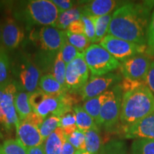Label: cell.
I'll return each instance as SVG.
<instances>
[{
    "label": "cell",
    "instance_id": "6da1fadb",
    "mask_svg": "<svg viewBox=\"0 0 154 154\" xmlns=\"http://www.w3.org/2000/svg\"><path fill=\"white\" fill-rule=\"evenodd\" d=\"M153 7L154 1L123 4L113 13L108 34L139 45H146L151 11Z\"/></svg>",
    "mask_w": 154,
    "mask_h": 154
},
{
    "label": "cell",
    "instance_id": "7a4b0ae2",
    "mask_svg": "<svg viewBox=\"0 0 154 154\" xmlns=\"http://www.w3.org/2000/svg\"><path fill=\"white\" fill-rule=\"evenodd\" d=\"M11 13L13 18L24 24L28 30L37 26H54L59 14L57 7L49 0L15 2Z\"/></svg>",
    "mask_w": 154,
    "mask_h": 154
},
{
    "label": "cell",
    "instance_id": "3957f363",
    "mask_svg": "<svg viewBox=\"0 0 154 154\" xmlns=\"http://www.w3.org/2000/svg\"><path fill=\"white\" fill-rule=\"evenodd\" d=\"M154 111V95L147 86L123 94L120 121L123 128L131 126Z\"/></svg>",
    "mask_w": 154,
    "mask_h": 154
},
{
    "label": "cell",
    "instance_id": "277c9868",
    "mask_svg": "<svg viewBox=\"0 0 154 154\" xmlns=\"http://www.w3.org/2000/svg\"><path fill=\"white\" fill-rule=\"evenodd\" d=\"M29 101L32 111L45 119L51 115L60 117L72 111L77 100L71 94L66 93L59 97H54L37 88L29 93Z\"/></svg>",
    "mask_w": 154,
    "mask_h": 154
},
{
    "label": "cell",
    "instance_id": "5b68a950",
    "mask_svg": "<svg viewBox=\"0 0 154 154\" xmlns=\"http://www.w3.org/2000/svg\"><path fill=\"white\" fill-rule=\"evenodd\" d=\"M11 68L14 81L24 91L32 93L37 89L42 72L29 56L23 52L17 54L11 61Z\"/></svg>",
    "mask_w": 154,
    "mask_h": 154
},
{
    "label": "cell",
    "instance_id": "8992f818",
    "mask_svg": "<svg viewBox=\"0 0 154 154\" xmlns=\"http://www.w3.org/2000/svg\"><path fill=\"white\" fill-rule=\"evenodd\" d=\"M83 54L91 76H103L120 68L121 63L100 44H91Z\"/></svg>",
    "mask_w": 154,
    "mask_h": 154
},
{
    "label": "cell",
    "instance_id": "52a82bcc",
    "mask_svg": "<svg viewBox=\"0 0 154 154\" xmlns=\"http://www.w3.org/2000/svg\"><path fill=\"white\" fill-rule=\"evenodd\" d=\"M123 94L119 84L109 89V96L102 106L99 119L96 122L99 128L103 127L108 131H112L118 126Z\"/></svg>",
    "mask_w": 154,
    "mask_h": 154
},
{
    "label": "cell",
    "instance_id": "ba28073f",
    "mask_svg": "<svg viewBox=\"0 0 154 154\" xmlns=\"http://www.w3.org/2000/svg\"><path fill=\"white\" fill-rule=\"evenodd\" d=\"M100 45L107 50L119 62H124L140 54H145L147 49L146 45H139L125 41L109 34H107L101 40Z\"/></svg>",
    "mask_w": 154,
    "mask_h": 154
},
{
    "label": "cell",
    "instance_id": "9c48e42d",
    "mask_svg": "<svg viewBox=\"0 0 154 154\" xmlns=\"http://www.w3.org/2000/svg\"><path fill=\"white\" fill-rule=\"evenodd\" d=\"M88 78L89 69L84 59V54L81 53L66 66L65 82L68 91L71 93L80 91L88 82Z\"/></svg>",
    "mask_w": 154,
    "mask_h": 154
},
{
    "label": "cell",
    "instance_id": "30bf717a",
    "mask_svg": "<svg viewBox=\"0 0 154 154\" xmlns=\"http://www.w3.org/2000/svg\"><path fill=\"white\" fill-rule=\"evenodd\" d=\"M19 90H23L20 85L16 81H11L6 86L5 94L0 103V108L5 119L4 129L8 133L14 128H17L20 123L14 105L15 96Z\"/></svg>",
    "mask_w": 154,
    "mask_h": 154
},
{
    "label": "cell",
    "instance_id": "8fae6325",
    "mask_svg": "<svg viewBox=\"0 0 154 154\" xmlns=\"http://www.w3.org/2000/svg\"><path fill=\"white\" fill-rule=\"evenodd\" d=\"M122 77L118 73H109L100 76H91L89 81L80 90V95L83 101L99 96L113 86L119 84Z\"/></svg>",
    "mask_w": 154,
    "mask_h": 154
},
{
    "label": "cell",
    "instance_id": "7c38bea8",
    "mask_svg": "<svg viewBox=\"0 0 154 154\" xmlns=\"http://www.w3.org/2000/svg\"><path fill=\"white\" fill-rule=\"evenodd\" d=\"M36 41L42 51L58 53L67 41L66 31L52 26H42L38 30Z\"/></svg>",
    "mask_w": 154,
    "mask_h": 154
},
{
    "label": "cell",
    "instance_id": "4fadbf2b",
    "mask_svg": "<svg viewBox=\"0 0 154 154\" xmlns=\"http://www.w3.org/2000/svg\"><path fill=\"white\" fill-rule=\"evenodd\" d=\"M151 63L149 55L140 54L121 63L120 70L124 78L134 80H145Z\"/></svg>",
    "mask_w": 154,
    "mask_h": 154
},
{
    "label": "cell",
    "instance_id": "5bb4252c",
    "mask_svg": "<svg viewBox=\"0 0 154 154\" xmlns=\"http://www.w3.org/2000/svg\"><path fill=\"white\" fill-rule=\"evenodd\" d=\"M2 22V46L8 52L14 51L19 47L24 38V32L16 19L7 16Z\"/></svg>",
    "mask_w": 154,
    "mask_h": 154
},
{
    "label": "cell",
    "instance_id": "9a60e30c",
    "mask_svg": "<svg viewBox=\"0 0 154 154\" xmlns=\"http://www.w3.org/2000/svg\"><path fill=\"white\" fill-rule=\"evenodd\" d=\"M126 138L154 139V111L131 126L123 128Z\"/></svg>",
    "mask_w": 154,
    "mask_h": 154
},
{
    "label": "cell",
    "instance_id": "2e32d148",
    "mask_svg": "<svg viewBox=\"0 0 154 154\" xmlns=\"http://www.w3.org/2000/svg\"><path fill=\"white\" fill-rule=\"evenodd\" d=\"M17 136L26 150L30 148L41 146L44 140L39 128L26 121H22L16 128Z\"/></svg>",
    "mask_w": 154,
    "mask_h": 154
},
{
    "label": "cell",
    "instance_id": "e0dca14e",
    "mask_svg": "<svg viewBox=\"0 0 154 154\" xmlns=\"http://www.w3.org/2000/svg\"><path fill=\"white\" fill-rule=\"evenodd\" d=\"M120 5V2L114 0H93L85 2L81 8L83 14L101 17L111 14V11Z\"/></svg>",
    "mask_w": 154,
    "mask_h": 154
},
{
    "label": "cell",
    "instance_id": "ac0fdd59",
    "mask_svg": "<svg viewBox=\"0 0 154 154\" xmlns=\"http://www.w3.org/2000/svg\"><path fill=\"white\" fill-rule=\"evenodd\" d=\"M40 89L43 91L47 95L59 97L63 94L68 93L69 91L63 87L57 82L51 74H45L42 75L38 83Z\"/></svg>",
    "mask_w": 154,
    "mask_h": 154
},
{
    "label": "cell",
    "instance_id": "d6986e66",
    "mask_svg": "<svg viewBox=\"0 0 154 154\" xmlns=\"http://www.w3.org/2000/svg\"><path fill=\"white\" fill-rule=\"evenodd\" d=\"M66 140V137L63 129L58 127L44 142L45 154H61L63 143Z\"/></svg>",
    "mask_w": 154,
    "mask_h": 154
},
{
    "label": "cell",
    "instance_id": "ffe728a7",
    "mask_svg": "<svg viewBox=\"0 0 154 154\" xmlns=\"http://www.w3.org/2000/svg\"><path fill=\"white\" fill-rule=\"evenodd\" d=\"M82 16L83 12L81 7L75 6L72 9L63 11L59 14L54 27L66 31V29H68L69 25L75 21L80 20Z\"/></svg>",
    "mask_w": 154,
    "mask_h": 154
},
{
    "label": "cell",
    "instance_id": "44dd1931",
    "mask_svg": "<svg viewBox=\"0 0 154 154\" xmlns=\"http://www.w3.org/2000/svg\"><path fill=\"white\" fill-rule=\"evenodd\" d=\"M73 110L76 115L77 128L81 131L85 133L86 131L99 127L94 119L84 110L83 106L76 104L73 107Z\"/></svg>",
    "mask_w": 154,
    "mask_h": 154
},
{
    "label": "cell",
    "instance_id": "7402d4cb",
    "mask_svg": "<svg viewBox=\"0 0 154 154\" xmlns=\"http://www.w3.org/2000/svg\"><path fill=\"white\" fill-rule=\"evenodd\" d=\"M14 105L20 121H24L33 112L29 101V93L24 90H19L17 92L15 96Z\"/></svg>",
    "mask_w": 154,
    "mask_h": 154
},
{
    "label": "cell",
    "instance_id": "603a6c76",
    "mask_svg": "<svg viewBox=\"0 0 154 154\" xmlns=\"http://www.w3.org/2000/svg\"><path fill=\"white\" fill-rule=\"evenodd\" d=\"M108 96H109V90L101 95L87 100L84 102V105H83L84 110L94 119L96 124L99 119L102 106L106 100L107 99Z\"/></svg>",
    "mask_w": 154,
    "mask_h": 154
},
{
    "label": "cell",
    "instance_id": "cb8c5ba5",
    "mask_svg": "<svg viewBox=\"0 0 154 154\" xmlns=\"http://www.w3.org/2000/svg\"><path fill=\"white\" fill-rule=\"evenodd\" d=\"M112 15L113 14H109L101 17L89 16L91 17L92 22L94 23V27H95V43H98V42L100 43L101 40L106 36V34L109 32Z\"/></svg>",
    "mask_w": 154,
    "mask_h": 154
},
{
    "label": "cell",
    "instance_id": "d4e9b609",
    "mask_svg": "<svg viewBox=\"0 0 154 154\" xmlns=\"http://www.w3.org/2000/svg\"><path fill=\"white\" fill-rule=\"evenodd\" d=\"M57 53L48 52L40 50L35 54L33 61L42 73L52 72L53 65Z\"/></svg>",
    "mask_w": 154,
    "mask_h": 154
},
{
    "label": "cell",
    "instance_id": "484cf974",
    "mask_svg": "<svg viewBox=\"0 0 154 154\" xmlns=\"http://www.w3.org/2000/svg\"><path fill=\"white\" fill-rule=\"evenodd\" d=\"M11 72V60L9 52L2 46H1L0 47V85L7 84L12 81L10 77Z\"/></svg>",
    "mask_w": 154,
    "mask_h": 154
},
{
    "label": "cell",
    "instance_id": "4316f807",
    "mask_svg": "<svg viewBox=\"0 0 154 154\" xmlns=\"http://www.w3.org/2000/svg\"><path fill=\"white\" fill-rule=\"evenodd\" d=\"M85 136L86 151L91 154H99L102 146L99 127L86 131Z\"/></svg>",
    "mask_w": 154,
    "mask_h": 154
},
{
    "label": "cell",
    "instance_id": "83f0119b",
    "mask_svg": "<svg viewBox=\"0 0 154 154\" xmlns=\"http://www.w3.org/2000/svg\"><path fill=\"white\" fill-rule=\"evenodd\" d=\"M66 63L63 61L62 54H61V49L56 56L54 63L53 65L52 73L51 74L54 76V78L57 80V82L61 84L63 87L68 88L66 87V82H65V76H66Z\"/></svg>",
    "mask_w": 154,
    "mask_h": 154
},
{
    "label": "cell",
    "instance_id": "f1b7e54d",
    "mask_svg": "<svg viewBox=\"0 0 154 154\" xmlns=\"http://www.w3.org/2000/svg\"><path fill=\"white\" fill-rule=\"evenodd\" d=\"M131 154H154V139H135L131 147Z\"/></svg>",
    "mask_w": 154,
    "mask_h": 154
},
{
    "label": "cell",
    "instance_id": "f546056e",
    "mask_svg": "<svg viewBox=\"0 0 154 154\" xmlns=\"http://www.w3.org/2000/svg\"><path fill=\"white\" fill-rule=\"evenodd\" d=\"M99 154H128L126 143L121 140H111L102 146Z\"/></svg>",
    "mask_w": 154,
    "mask_h": 154
},
{
    "label": "cell",
    "instance_id": "4dcf8cb0",
    "mask_svg": "<svg viewBox=\"0 0 154 154\" xmlns=\"http://www.w3.org/2000/svg\"><path fill=\"white\" fill-rule=\"evenodd\" d=\"M59 117L55 115H51L45 119L39 128L40 134L44 142L57 128L59 127Z\"/></svg>",
    "mask_w": 154,
    "mask_h": 154
},
{
    "label": "cell",
    "instance_id": "1f68e13d",
    "mask_svg": "<svg viewBox=\"0 0 154 154\" xmlns=\"http://www.w3.org/2000/svg\"><path fill=\"white\" fill-rule=\"evenodd\" d=\"M67 39L72 46L79 51L81 53L84 52L90 47L91 42L84 34H72L66 30Z\"/></svg>",
    "mask_w": 154,
    "mask_h": 154
},
{
    "label": "cell",
    "instance_id": "d6a6232c",
    "mask_svg": "<svg viewBox=\"0 0 154 154\" xmlns=\"http://www.w3.org/2000/svg\"><path fill=\"white\" fill-rule=\"evenodd\" d=\"M76 151L79 150H86V136L85 133L77 129L72 135L66 138Z\"/></svg>",
    "mask_w": 154,
    "mask_h": 154
},
{
    "label": "cell",
    "instance_id": "836d02e7",
    "mask_svg": "<svg viewBox=\"0 0 154 154\" xmlns=\"http://www.w3.org/2000/svg\"><path fill=\"white\" fill-rule=\"evenodd\" d=\"M61 51L63 61L66 63V65L72 62L81 54L79 51H78L74 46H72V44L69 43L68 39L63 44V47H61Z\"/></svg>",
    "mask_w": 154,
    "mask_h": 154
},
{
    "label": "cell",
    "instance_id": "e575fe53",
    "mask_svg": "<svg viewBox=\"0 0 154 154\" xmlns=\"http://www.w3.org/2000/svg\"><path fill=\"white\" fill-rule=\"evenodd\" d=\"M146 54L149 57L154 56V11L151 14V19L147 31V42H146Z\"/></svg>",
    "mask_w": 154,
    "mask_h": 154
},
{
    "label": "cell",
    "instance_id": "d590c367",
    "mask_svg": "<svg viewBox=\"0 0 154 154\" xmlns=\"http://www.w3.org/2000/svg\"><path fill=\"white\" fill-rule=\"evenodd\" d=\"M123 93H126L127 91H132L141 86H146V80H134L130 79L124 78V79L119 83Z\"/></svg>",
    "mask_w": 154,
    "mask_h": 154
},
{
    "label": "cell",
    "instance_id": "8d00e7d4",
    "mask_svg": "<svg viewBox=\"0 0 154 154\" xmlns=\"http://www.w3.org/2000/svg\"><path fill=\"white\" fill-rule=\"evenodd\" d=\"M82 21L84 23V29H85V35L92 43H95L96 32L94 23L92 22L91 17L87 15L83 14Z\"/></svg>",
    "mask_w": 154,
    "mask_h": 154
},
{
    "label": "cell",
    "instance_id": "74e56055",
    "mask_svg": "<svg viewBox=\"0 0 154 154\" xmlns=\"http://www.w3.org/2000/svg\"><path fill=\"white\" fill-rule=\"evenodd\" d=\"M76 123V115H75L74 110H72L59 117V127L63 128H66V127L75 125Z\"/></svg>",
    "mask_w": 154,
    "mask_h": 154
},
{
    "label": "cell",
    "instance_id": "f35d334b",
    "mask_svg": "<svg viewBox=\"0 0 154 154\" xmlns=\"http://www.w3.org/2000/svg\"><path fill=\"white\" fill-rule=\"evenodd\" d=\"M51 2L57 7L59 14L72 9L76 5L71 0H52Z\"/></svg>",
    "mask_w": 154,
    "mask_h": 154
},
{
    "label": "cell",
    "instance_id": "ab89813d",
    "mask_svg": "<svg viewBox=\"0 0 154 154\" xmlns=\"http://www.w3.org/2000/svg\"><path fill=\"white\" fill-rule=\"evenodd\" d=\"M67 31L72 34H85V29H84V23H83L82 19L72 22V24L69 25Z\"/></svg>",
    "mask_w": 154,
    "mask_h": 154
},
{
    "label": "cell",
    "instance_id": "60d3db41",
    "mask_svg": "<svg viewBox=\"0 0 154 154\" xmlns=\"http://www.w3.org/2000/svg\"><path fill=\"white\" fill-rule=\"evenodd\" d=\"M146 86L149 87L154 95V61H152L150 66L149 72L146 77Z\"/></svg>",
    "mask_w": 154,
    "mask_h": 154
},
{
    "label": "cell",
    "instance_id": "b9f144b4",
    "mask_svg": "<svg viewBox=\"0 0 154 154\" xmlns=\"http://www.w3.org/2000/svg\"><path fill=\"white\" fill-rule=\"evenodd\" d=\"M44 120V119L43 118H42L40 116L36 114V113L32 112L24 121H27V122L30 123L31 124L34 125V126H35L37 127V128H39L40 126H42Z\"/></svg>",
    "mask_w": 154,
    "mask_h": 154
},
{
    "label": "cell",
    "instance_id": "7bdbcfd3",
    "mask_svg": "<svg viewBox=\"0 0 154 154\" xmlns=\"http://www.w3.org/2000/svg\"><path fill=\"white\" fill-rule=\"evenodd\" d=\"M76 152V149L69 143L68 140H66L63 143L61 154H74Z\"/></svg>",
    "mask_w": 154,
    "mask_h": 154
},
{
    "label": "cell",
    "instance_id": "ee69618b",
    "mask_svg": "<svg viewBox=\"0 0 154 154\" xmlns=\"http://www.w3.org/2000/svg\"><path fill=\"white\" fill-rule=\"evenodd\" d=\"M27 154H45L44 145L36 146L34 148H30L27 149Z\"/></svg>",
    "mask_w": 154,
    "mask_h": 154
},
{
    "label": "cell",
    "instance_id": "f6af8a7d",
    "mask_svg": "<svg viewBox=\"0 0 154 154\" xmlns=\"http://www.w3.org/2000/svg\"><path fill=\"white\" fill-rule=\"evenodd\" d=\"M2 22L0 20V47L2 46Z\"/></svg>",
    "mask_w": 154,
    "mask_h": 154
},
{
    "label": "cell",
    "instance_id": "bcb514c9",
    "mask_svg": "<svg viewBox=\"0 0 154 154\" xmlns=\"http://www.w3.org/2000/svg\"><path fill=\"white\" fill-rule=\"evenodd\" d=\"M74 154H91V153H88L86 150H79V151H76V152Z\"/></svg>",
    "mask_w": 154,
    "mask_h": 154
},
{
    "label": "cell",
    "instance_id": "7dc6e473",
    "mask_svg": "<svg viewBox=\"0 0 154 154\" xmlns=\"http://www.w3.org/2000/svg\"><path fill=\"white\" fill-rule=\"evenodd\" d=\"M4 139V136L2 134V133L1 132V131H0V141H1L2 140Z\"/></svg>",
    "mask_w": 154,
    "mask_h": 154
},
{
    "label": "cell",
    "instance_id": "c3c4849f",
    "mask_svg": "<svg viewBox=\"0 0 154 154\" xmlns=\"http://www.w3.org/2000/svg\"><path fill=\"white\" fill-rule=\"evenodd\" d=\"M0 154H5V153H3L2 152H1V151H0Z\"/></svg>",
    "mask_w": 154,
    "mask_h": 154
}]
</instances>
